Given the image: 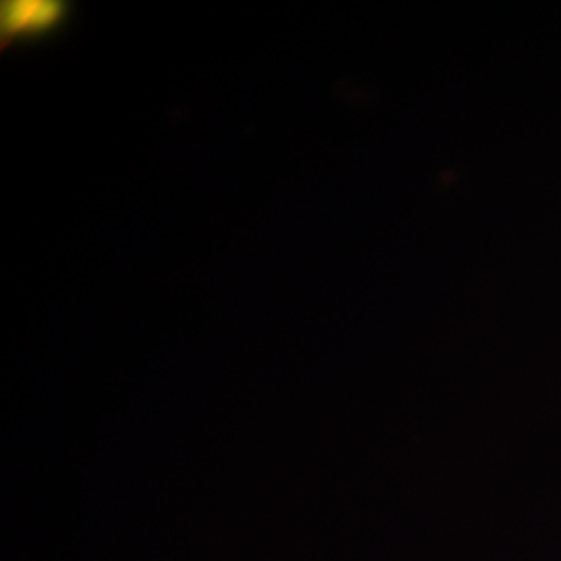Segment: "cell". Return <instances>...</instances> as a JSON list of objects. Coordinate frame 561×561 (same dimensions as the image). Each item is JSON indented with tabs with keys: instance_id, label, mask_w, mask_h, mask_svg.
<instances>
[{
	"instance_id": "obj_1",
	"label": "cell",
	"mask_w": 561,
	"mask_h": 561,
	"mask_svg": "<svg viewBox=\"0 0 561 561\" xmlns=\"http://www.w3.org/2000/svg\"><path fill=\"white\" fill-rule=\"evenodd\" d=\"M69 15V4L57 0L2 2L0 34L2 44L38 41L59 30Z\"/></svg>"
}]
</instances>
